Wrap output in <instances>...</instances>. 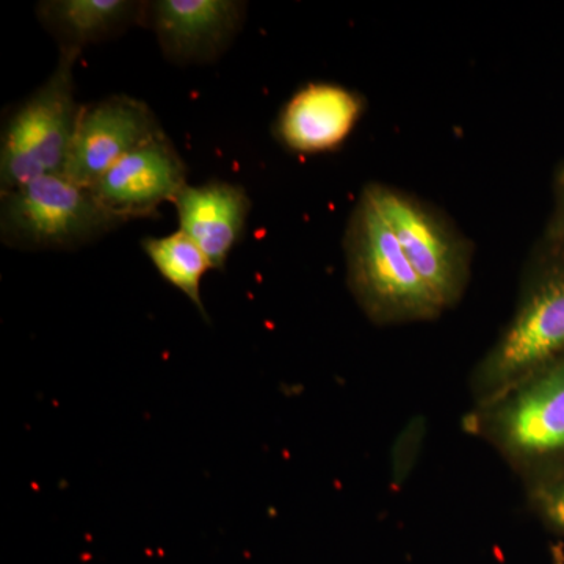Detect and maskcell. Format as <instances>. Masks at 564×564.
Segmentation results:
<instances>
[{
    "instance_id": "1",
    "label": "cell",
    "mask_w": 564,
    "mask_h": 564,
    "mask_svg": "<svg viewBox=\"0 0 564 564\" xmlns=\"http://www.w3.org/2000/svg\"><path fill=\"white\" fill-rule=\"evenodd\" d=\"M564 355V245L536 248L514 313L470 377L474 403L488 402Z\"/></svg>"
},
{
    "instance_id": "2",
    "label": "cell",
    "mask_w": 564,
    "mask_h": 564,
    "mask_svg": "<svg viewBox=\"0 0 564 564\" xmlns=\"http://www.w3.org/2000/svg\"><path fill=\"white\" fill-rule=\"evenodd\" d=\"M344 250L348 289L373 325L433 322L444 314L367 185L348 217Z\"/></svg>"
},
{
    "instance_id": "3",
    "label": "cell",
    "mask_w": 564,
    "mask_h": 564,
    "mask_svg": "<svg viewBox=\"0 0 564 564\" xmlns=\"http://www.w3.org/2000/svg\"><path fill=\"white\" fill-rule=\"evenodd\" d=\"M464 425L496 448L525 484L564 470V355L475 404Z\"/></svg>"
},
{
    "instance_id": "4",
    "label": "cell",
    "mask_w": 564,
    "mask_h": 564,
    "mask_svg": "<svg viewBox=\"0 0 564 564\" xmlns=\"http://www.w3.org/2000/svg\"><path fill=\"white\" fill-rule=\"evenodd\" d=\"M79 50L61 47L57 66L31 96L13 107L0 137V193L36 177L65 174L82 107L74 68Z\"/></svg>"
},
{
    "instance_id": "5",
    "label": "cell",
    "mask_w": 564,
    "mask_h": 564,
    "mask_svg": "<svg viewBox=\"0 0 564 564\" xmlns=\"http://www.w3.org/2000/svg\"><path fill=\"white\" fill-rule=\"evenodd\" d=\"M0 199V237L17 250H77L128 223L65 174L36 177Z\"/></svg>"
},
{
    "instance_id": "6",
    "label": "cell",
    "mask_w": 564,
    "mask_h": 564,
    "mask_svg": "<svg viewBox=\"0 0 564 564\" xmlns=\"http://www.w3.org/2000/svg\"><path fill=\"white\" fill-rule=\"evenodd\" d=\"M404 254L445 311L462 302L473 276L474 247L443 210L384 182H369Z\"/></svg>"
},
{
    "instance_id": "7",
    "label": "cell",
    "mask_w": 564,
    "mask_h": 564,
    "mask_svg": "<svg viewBox=\"0 0 564 564\" xmlns=\"http://www.w3.org/2000/svg\"><path fill=\"white\" fill-rule=\"evenodd\" d=\"M162 133L151 107L131 96H109L84 106L65 176L91 188L126 154Z\"/></svg>"
},
{
    "instance_id": "8",
    "label": "cell",
    "mask_w": 564,
    "mask_h": 564,
    "mask_svg": "<svg viewBox=\"0 0 564 564\" xmlns=\"http://www.w3.org/2000/svg\"><path fill=\"white\" fill-rule=\"evenodd\" d=\"M187 165L163 132L126 154L93 185L104 206L126 221L158 217L187 185Z\"/></svg>"
},
{
    "instance_id": "9",
    "label": "cell",
    "mask_w": 564,
    "mask_h": 564,
    "mask_svg": "<svg viewBox=\"0 0 564 564\" xmlns=\"http://www.w3.org/2000/svg\"><path fill=\"white\" fill-rule=\"evenodd\" d=\"M247 3L236 0H158L148 2L147 22L169 61L210 63L231 46L242 29Z\"/></svg>"
},
{
    "instance_id": "10",
    "label": "cell",
    "mask_w": 564,
    "mask_h": 564,
    "mask_svg": "<svg viewBox=\"0 0 564 564\" xmlns=\"http://www.w3.org/2000/svg\"><path fill=\"white\" fill-rule=\"evenodd\" d=\"M366 109L361 93L334 82H311L282 106L273 133L296 154L332 152L348 140Z\"/></svg>"
},
{
    "instance_id": "11",
    "label": "cell",
    "mask_w": 564,
    "mask_h": 564,
    "mask_svg": "<svg viewBox=\"0 0 564 564\" xmlns=\"http://www.w3.org/2000/svg\"><path fill=\"white\" fill-rule=\"evenodd\" d=\"M173 204L181 231L202 248L212 270H225L250 217L251 199L247 191L228 181L187 184Z\"/></svg>"
},
{
    "instance_id": "12",
    "label": "cell",
    "mask_w": 564,
    "mask_h": 564,
    "mask_svg": "<svg viewBox=\"0 0 564 564\" xmlns=\"http://www.w3.org/2000/svg\"><path fill=\"white\" fill-rule=\"evenodd\" d=\"M148 2L135 0H46L36 7V17L61 47L79 50L101 43L144 24Z\"/></svg>"
},
{
    "instance_id": "13",
    "label": "cell",
    "mask_w": 564,
    "mask_h": 564,
    "mask_svg": "<svg viewBox=\"0 0 564 564\" xmlns=\"http://www.w3.org/2000/svg\"><path fill=\"white\" fill-rule=\"evenodd\" d=\"M141 248L154 263L158 272L170 284L180 289L196 310L207 318L202 300V281L204 274L212 270L206 254L184 231H176L165 237H148Z\"/></svg>"
},
{
    "instance_id": "14",
    "label": "cell",
    "mask_w": 564,
    "mask_h": 564,
    "mask_svg": "<svg viewBox=\"0 0 564 564\" xmlns=\"http://www.w3.org/2000/svg\"><path fill=\"white\" fill-rule=\"evenodd\" d=\"M529 502L545 524L564 532V470L527 484Z\"/></svg>"
},
{
    "instance_id": "15",
    "label": "cell",
    "mask_w": 564,
    "mask_h": 564,
    "mask_svg": "<svg viewBox=\"0 0 564 564\" xmlns=\"http://www.w3.org/2000/svg\"><path fill=\"white\" fill-rule=\"evenodd\" d=\"M544 239L549 242L564 245V165L555 180V204L545 229Z\"/></svg>"
}]
</instances>
